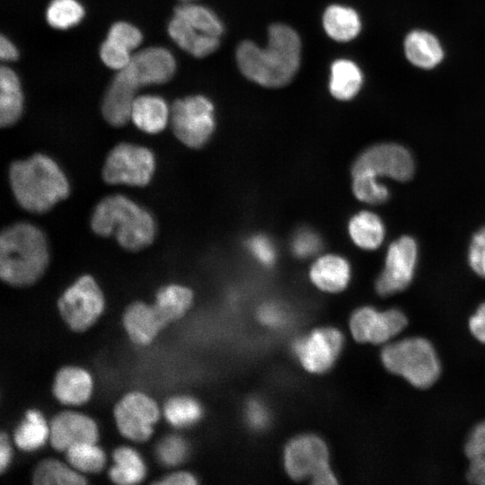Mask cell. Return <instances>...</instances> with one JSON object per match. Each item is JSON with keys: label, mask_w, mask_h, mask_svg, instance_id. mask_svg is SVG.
I'll return each instance as SVG.
<instances>
[{"label": "cell", "mask_w": 485, "mask_h": 485, "mask_svg": "<svg viewBox=\"0 0 485 485\" xmlns=\"http://www.w3.org/2000/svg\"><path fill=\"white\" fill-rule=\"evenodd\" d=\"M352 190L358 200L368 204H381L388 198L389 190L379 182L378 177L361 172L352 173Z\"/></svg>", "instance_id": "36"}, {"label": "cell", "mask_w": 485, "mask_h": 485, "mask_svg": "<svg viewBox=\"0 0 485 485\" xmlns=\"http://www.w3.org/2000/svg\"><path fill=\"white\" fill-rule=\"evenodd\" d=\"M245 420L254 430L264 429L269 422V412L267 406L260 400H250L244 410Z\"/></svg>", "instance_id": "44"}, {"label": "cell", "mask_w": 485, "mask_h": 485, "mask_svg": "<svg viewBox=\"0 0 485 485\" xmlns=\"http://www.w3.org/2000/svg\"><path fill=\"white\" fill-rule=\"evenodd\" d=\"M314 484H335L337 480L330 466L324 467L319 471L313 478Z\"/></svg>", "instance_id": "49"}, {"label": "cell", "mask_w": 485, "mask_h": 485, "mask_svg": "<svg viewBox=\"0 0 485 485\" xmlns=\"http://www.w3.org/2000/svg\"><path fill=\"white\" fill-rule=\"evenodd\" d=\"M163 413L168 422L172 426L186 428L199 420L202 409L195 399L179 395L172 397L166 401Z\"/></svg>", "instance_id": "34"}, {"label": "cell", "mask_w": 485, "mask_h": 485, "mask_svg": "<svg viewBox=\"0 0 485 485\" xmlns=\"http://www.w3.org/2000/svg\"><path fill=\"white\" fill-rule=\"evenodd\" d=\"M322 247L319 234L309 228L298 230L291 241L293 253L301 259L308 258L317 253Z\"/></svg>", "instance_id": "38"}, {"label": "cell", "mask_w": 485, "mask_h": 485, "mask_svg": "<svg viewBox=\"0 0 485 485\" xmlns=\"http://www.w3.org/2000/svg\"><path fill=\"white\" fill-rule=\"evenodd\" d=\"M93 391V380L87 371L76 366H65L56 375L53 393L66 405L85 403Z\"/></svg>", "instance_id": "20"}, {"label": "cell", "mask_w": 485, "mask_h": 485, "mask_svg": "<svg viewBox=\"0 0 485 485\" xmlns=\"http://www.w3.org/2000/svg\"><path fill=\"white\" fill-rule=\"evenodd\" d=\"M361 172L403 181L412 176L414 162L403 146L388 143L378 144L366 148L356 159L351 172Z\"/></svg>", "instance_id": "10"}, {"label": "cell", "mask_w": 485, "mask_h": 485, "mask_svg": "<svg viewBox=\"0 0 485 485\" xmlns=\"http://www.w3.org/2000/svg\"><path fill=\"white\" fill-rule=\"evenodd\" d=\"M348 231L352 242L367 251L377 249L384 237L382 220L370 211H360L354 215L348 222Z\"/></svg>", "instance_id": "25"}, {"label": "cell", "mask_w": 485, "mask_h": 485, "mask_svg": "<svg viewBox=\"0 0 485 485\" xmlns=\"http://www.w3.org/2000/svg\"><path fill=\"white\" fill-rule=\"evenodd\" d=\"M99 432L90 417L74 411L57 414L49 425V440L57 451H66L79 443H96Z\"/></svg>", "instance_id": "16"}, {"label": "cell", "mask_w": 485, "mask_h": 485, "mask_svg": "<svg viewBox=\"0 0 485 485\" xmlns=\"http://www.w3.org/2000/svg\"><path fill=\"white\" fill-rule=\"evenodd\" d=\"M381 359L385 368L418 388L431 386L438 378L440 364L433 346L419 337L384 346Z\"/></svg>", "instance_id": "5"}, {"label": "cell", "mask_w": 485, "mask_h": 485, "mask_svg": "<svg viewBox=\"0 0 485 485\" xmlns=\"http://www.w3.org/2000/svg\"><path fill=\"white\" fill-rule=\"evenodd\" d=\"M0 57L3 61L15 60L18 57L14 45L3 35L0 38Z\"/></svg>", "instance_id": "48"}, {"label": "cell", "mask_w": 485, "mask_h": 485, "mask_svg": "<svg viewBox=\"0 0 485 485\" xmlns=\"http://www.w3.org/2000/svg\"><path fill=\"white\" fill-rule=\"evenodd\" d=\"M32 481L38 485H81L87 482L76 470L56 459L41 461L33 472Z\"/></svg>", "instance_id": "30"}, {"label": "cell", "mask_w": 485, "mask_h": 485, "mask_svg": "<svg viewBox=\"0 0 485 485\" xmlns=\"http://www.w3.org/2000/svg\"><path fill=\"white\" fill-rule=\"evenodd\" d=\"M404 51L411 64L426 69L435 67L444 57L439 40L433 34L419 30L407 35Z\"/></svg>", "instance_id": "23"}, {"label": "cell", "mask_w": 485, "mask_h": 485, "mask_svg": "<svg viewBox=\"0 0 485 485\" xmlns=\"http://www.w3.org/2000/svg\"><path fill=\"white\" fill-rule=\"evenodd\" d=\"M469 264L479 276L485 278V227L472 237L469 250Z\"/></svg>", "instance_id": "43"}, {"label": "cell", "mask_w": 485, "mask_h": 485, "mask_svg": "<svg viewBox=\"0 0 485 485\" xmlns=\"http://www.w3.org/2000/svg\"><path fill=\"white\" fill-rule=\"evenodd\" d=\"M8 175L15 200L31 213H46L70 194L66 175L58 163L45 154L37 153L13 162Z\"/></svg>", "instance_id": "2"}, {"label": "cell", "mask_w": 485, "mask_h": 485, "mask_svg": "<svg viewBox=\"0 0 485 485\" xmlns=\"http://www.w3.org/2000/svg\"><path fill=\"white\" fill-rule=\"evenodd\" d=\"M341 332L331 327L319 328L297 339L293 350L302 366L312 373H323L335 363L343 347Z\"/></svg>", "instance_id": "11"}, {"label": "cell", "mask_w": 485, "mask_h": 485, "mask_svg": "<svg viewBox=\"0 0 485 485\" xmlns=\"http://www.w3.org/2000/svg\"><path fill=\"white\" fill-rule=\"evenodd\" d=\"M188 451L186 441L175 435L163 437L156 447L159 461L166 466H176L181 463L186 459Z\"/></svg>", "instance_id": "37"}, {"label": "cell", "mask_w": 485, "mask_h": 485, "mask_svg": "<svg viewBox=\"0 0 485 485\" xmlns=\"http://www.w3.org/2000/svg\"><path fill=\"white\" fill-rule=\"evenodd\" d=\"M257 316L259 321L266 327L280 328L287 322V312L278 303L267 302L259 307Z\"/></svg>", "instance_id": "42"}, {"label": "cell", "mask_w": 485, "mask_h": 485, "mask_svg": "<svg viewBox=\"0 0 485 485\" xmlns=\"http://www.w3.org/2000/svg\"><path fill=\"white\" fill-rule=\"evenodd\" d=\"M168 33L181 48L196 57L212 54L220 43L218 37L200 32L175 15L168 24Z\"/></svg>", "instance_id": "21"}, {"label": "cell", "mask_w": 485, "mask_h": 485, "mask_svg": "<svg viewBox=\"0 0 485 485\" xmlns=\"http://www.w3.org/2000/svg\"><path fill=\"white\" fill-rule=\"evenodd\" d=\"M235 56L240 71L249 80L264 87H283L299 69L301 40L290 26L275 23L269 28L266 48L244 40L238 46Z\"/></svg>", "instance_id": "1"}, {"label": "cell", "mask_w": 485, "mask_h": 485, "mask_svg": "<svg viewBox=\"0 0 485 485\" xmlns=\"http://www.w3.org/2000/svg\"><path fill=\"white\" fill-rule=\"evenodd\" d=\"M0 125H13L22 111V94L16 74L9 67L0 69Z\"/></svg>", "instance_id": "24"}, {"label": "cell", "mask_w": 485, "mask_h": 485, "mask_svg": "<svg viewBox=\"0 0 485 485\" xmlns=\"http://www.w3.org/2000/svg\"><path fill=\"white\" fill-rule=\"evenodd\" d=\"M84 14V10L76 0H53L46 12L48 24L59 30L77 24Z\"/></svg>", "instance_id": "35"}, {"label": "cell", "mask_w": 485, "mask_h": 485, "mask_svg": "<svg viewBox=\"0 0 485 485\" xmlns=\"http://www.w3.org/2000/svg\"><path fill=\"white\" fill-rule=\"evenodd\" d=\"M363 82L359 67L347 59L336 60L331 68L330 92L340 101L354 98L359 92Z\"/></svg>", "instance_id": "28"}, {"label": "cell", "mask_w": 485, "mask_h": 485, "mask_svg": "<svg viewBox=\"0 0 485 485\" xmlns=\"http://www.w3.org/2000/svg\"><path fill=\"white\" fill-rule=\"evenodd\" d=\"M49 437V427L42 414L37 410H29L24 419L14 431V442L23 451H33L41 447Z\"/></svg>", "instance_id": "29"}, {"label": "cell", "mask_w": 485, "mask_h": 485, "mask_svg": "<svg viewBox=\"0 0 485 485\" xmlns=\"http://www.w3.org/2000/svg\"><path fill=\"white\" fill-rule=\"evenodd\" d=\"M104 305L102 291L90 275L78 278L57 301L61 317L76 332L89 329L101 316Z\"/></svg>", "instance_id": "8"}, {"label": "cell", "mask_w": 485, "mask_h": 485, "mask_svg": "<svg viewBox=\"0 0 485 485\" xmlns=\"http://www.w3.org/2000/svg\"><path fill=\"white\" fill-rule=\"evenodd\" d=\"M172 316L167 307L156 299L154 304L136 301L127 307L123 325L135 344L146 346L168 324L176 321Z\"/></svg>", "instance_id": "15"}, {"label": "cell", "mask_w": 485, "mask_h": 485, "mask_svg": "<svg viewBox=\"0 0 485 485\" xmlns=\"http://www.w3.org/2000/svg\"><path fill=\"white\" fill-rule=\"evenodd\" d=\"M246 246L253 258L264 267H271L275 263L276 249L268 236L255 234L248 239Z\"/></svg>", "instance_id": "40"}, {"label": "cell", "mask_w": 485, "mask_h": 485, "mask_svg": "<svg viewBox=\"0 0 485 485\" xmlns=\"http://www.w3.org/2000/svg\"><path fill=\"white\" fill-rule=\"evenodd\" d=\"M182 2H190V1H193V0H181Z\"/></svg>", "instance_id": "50"}, {"label": "cell", "mask_w": 485, "mask_h": 485, "mask_svg": "<svg viewBox=\"0 0 485 485\" xmlns=\"http://www.w3.org/2000/svg\"><path fill=\"white\" fill-rule=\"evenodd\" d=\"M309 278L320 290L338 293L344 290L351 278L348 261L337 254H325L319 257L311 266Z\"/></svg>", "instance_id": "19"}, {"label": "cell", "mask_w": 485, "mask_h": 485, "mask_svg": "<svg viewBox=\"0 0 485 485\" xmlns=\"http://www.w3.org/2000/svg\"><path fill=\"white\" fill-rule=\"evenodd\" d=\"M472 334L480 341L485 342V304H482L469 321Z\"/></svg>", "instance_id": "45"}, {"label": "cell", "mask_w": 485, "mask_h": 485, "mask_svg": "<svg viewBox=\"0 0 485 485\" xmlns=\"http://www.w3.org/2000/svg\"><path fill=\"white\" fill-rule=\"evenodd\" d=\"M65 452L67 462L77 472L96 473L101 472L106 463L103 450L95 443L75 444Z\"/></svg>", "instance_id": "33"}, {"label": "cell", "mask_w": 485, "mask_h": 485, "mask_svg": "<svg viewBox=\"0 0 485 485\" xmlns=\"http://www.w3.org/2000/svg\"><path fill=\"white\" fill-rule=\"evenodd\" d=\"M156 168L155 155L149 148L132 143H119L107 154L101 175L108 184L145 187Z\"/></svg>", "instance_id": "6"}, {"label": "cell", "mask_w": 485, "mask_h": 485, "mask_svg": "<svg viewBox=\"0 0 485 485\" xmlns=\"http://www.w3.org/2000/svg\"><path fill=\"white\" fill-rule=\"evenodd\" d=\"M197 480L194 475L187 472H177L164 476L162 480L154 481L156 484L166 485H193L197 484Z\"/></svg>", "instance_id": "46"}, {"label": "cell", "mask_w": 485, "mask_h": 485, "mask_svg": "<svg viewBox=\"0 0 485 485\" xmlns=\"http://www.w3.org/2000/svg\"><path fill=\"white\" fill-rule=\"evenodd\" d=\"M170 116L165 101L154 95L136 97L131 110L133 123L143 132L157 134L164 129Z\"/></svg>", "instance_id": "22"}, {"label": "cell", "mask_w": 485, "mask_h": 485, "mask_svg": "<svg viewBox=\"0 0 485 485\" xmlns=\"http://www.w3.org/2000/svg\"><path fill=\"white\" fill-rule=\"evenodd\" d=\"M90 225L100 236H114L119 246L128 251H138L151 245L157 232L153 215L121 194L101 199L93 208Z\"/></svg>", "instance_id": "4"}, {"label": "cell", "mask_w": 485, "mask_h": 485, "mask_svg": "<svg viewBox=\"0 0 485 485\" xmlns=\"http://www.w3.org/2000/svg\"><path fill=\"white\" fill-rule=\"evenodd\" d=\"M100 55L107 66L117 70L126 67L132 57L129 54V50L109 40H106L102 43Z\"/></svg>", "instance_id": "41"}, {"label": "cell", "mask_w": 485, "mask_h": 485, "mask_svg": "<svg viewBox=\"0 0 485 485\" xmlns=\"http://www.w3.org/2000/svg\"><path fill=\"white\" fill-rule=\"evenodd\" d=\"M159 415L155 401L139 392L126 394L114 408L119 432L135 442H145L152 436L153 427Z\"/></svg>", "instance_id": "9"}, {"label": "cell", "mask_w": 485, "mask_h": 485, "mask_svg": "<svg viewBox=\"0 0 485 485\" xmlns=\"http://www.w3.org/2000/svg\"><path fill=\"white\" fill-rule=\"evenodd\" d=\"M12 458V448L5 433L0 436V471L4 472L8 467Z\"/></svg>", "instance_id": "47"}, {"label": "cell", "mask_w": 485, "mask_h": 485, "mask_svg": "<svg viewBox=\"0 0 485 485\" xmlns=\"http://www.w3.org/2000/svg\"><path fill=\"white\" fill-rule=\"evenodd\" d=\"M287 474L294 480L313 478L329 466V452L322 439L314 435H302L292 439L284 453Z\"/></svg>", "instance_id": "14"}, {"label": "cell", "mask_w": 485, "mask_h": 485, "mask_svg": "<svg viewBox=\"0 0 485 485\" xmlns=\"http://www.w3.org/2000/svg\"><path fill=\"white\" fill-rule=\"evenodd\" d=\"M407 323L406 316L398 309L378 312L364 306L353 313L349 328L356 340L382 344L399 334Z\"/></svg>", "instance_id": "13"}, {"label": "cell", "mask_w": 485, "mask_h": 485, "mask_svg": "<svg viewBox=\"0 0 485 485\" xmlns=\"http://www.w3.org/2000/svg\"><path fill=\"white\" fill-rule=\"evenodd\" d=\"M464 450L470 462L468 480L474 484L485 485V421L472 429Z\"/></svg>", "instance_id": "31"}, {"label": "cell", "mask_w": 485, "mask_h": 485, "mask_svg": "<svg viewBox=\"0 0 485 485\" xmlns=\"http://www.w3.org/2000/svg\"><path fill=\"white\" fill-rule=\"evenodd\" d=\"M174 15L205 34L219 38L223 33L220 20L207 7L184 2L174 9Z\"/></svg>", "instance_id": "32"}, {"label": "cell", "mask_w": 485, "mask_h": 485, "mask_svg": "<svg viewBox=\"0 0 485 485\" xmlns=\"http://www.w3.org/2000/svg\"><path fill=\"white\" fill-rule=\"evenodd\" d=\"M49 251L44 233L29 222L4 228L0 237V277L8 285L28 287L46 271Z\"/></svg>", "instance_id": "3"}, {"label": "cell", "mask_w": 485, "mask_h": 485, "mask_svg": "<svg viewBox=\"0 0 485 485\" xmlns=\"http://www.w3.org/2000/svg\"><path fill=\"white\" fill-rule=\"evenodd\" d=\"M170 119L174 136L190 148L202 147L215 129L214 105L202 95L176 100Z\"/></svg>", "instance_id": "7"}, {"label": "cell", "mask_w": 485, "mask_h": 485, "mask_svg": "<svg viewBox=\"0 0 485 485\" xmlns=\"http://www.w3.org/2000/svg\"><path fill=\"white\" fill-rule=\"evenodd\" d=\"M142 39V34L137 28L124 22L114 23L107 37V40L129 51L136 48L141 43Z\"/></svg>", "instance_id": "39"}, {"label": "cell", "mask_w": 485, "mask_h": 485, "mask_svg": "<svg viewBox=\"0 0 485 485\" xmlns=\"http://www.w3.org/2000/svg\"><path fill=\"white\" fill-rule=\"evenodd\" d=\"M139 87L168 82L176 64L170 51L163 48H147L131 57L126 66Z\"/></svg>", "instance_id": "18"}, {"label": "cell", "mask_w": 485, "mask_h": 485, "mask_svg": "<svg viewBox=\"0 0 485 485\" xmlns=\"http://www.w3.org/2000/svg\"><path fill=\"white\" fill-rule=\"evenodd\" d=\"M418 257L417 244L410 236L393 242L386 253L384 268L375 281V289L386 296L405 289L414 275Z\"/></svg>", "instance_id": "12"}, {"label": "cell", "mask_w": 485, "mask_h": 485, "mask_svg": "<svg viewBox=\"0 0 485 485\" xmlns=\"http://www.w3.org/2000/svg\"><path fill=\"white\" fill-rule=\"evenodd\" d=\"M138 88L127 67L120 69L115 75L101 104L102 116L110 125L123 127L128 123Z\"/></svg>", "instance_id": "17"}, {"label": "cell", "mask_w": 485, "mask_h": 485, "mask_svg": "<svg viewBox=\"0 0 485 485\" xmlns=\"http://www.w3.org/2000/svg\"><path fill=\"white\" fill-rule=\"evenodd\" d=\"M326 33L334 40L348 41L360 31L361 22L358 14L352 8L341 5H330L322 17Z\"/></svg>", "instance_id": "26"}, {"label": "cell", "mask_w": 485, "mask_h": 485, "mask_svg": "<svg viewBox=\"0 0 485 485\" xmlns=\"http://www.w3.org/2000/svg\"><path fill=\"white\" fill-rule=\"evenodd\" d=\"M114 465L109 476L117 484L131 485L140 482L146 476V469L139 454L131 447L120 446L112 454Z\"/></svg>", "instance_id": "27"}]
</instances>
